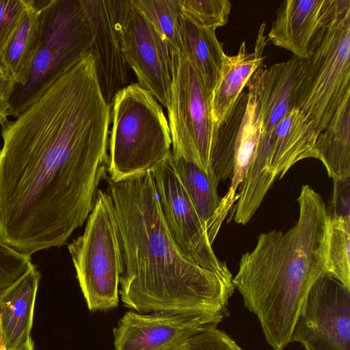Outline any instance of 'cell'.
I'll return each instance as SVG.
<instances>
[{
  "label": "cell",
  "mask_w": 350,
  "mask_h": 350,
  "mask_svg": "<svg viewBox=\"0 0 350 350\" xmlns=\"http://www.w3.org/2000/svg\"><path fill=\"white\" fill-rule=\"evenodd\" d=\"M24 254L0 239V293L21 277L32 265Z\"/></svg>",
  "instance_id": "26"
},
{
  "label": "cell",
  "mask_w": 350,
  "mask_h": 350,
  "mask_svg": "<svg viewBox=\"0 0 350 350\" xmlns=\"http://www.w3.org/2000/svg\"><path fill=\"white\" fill-rule=\"evenodd\" d=\"M42 33L26 80L15 87L9 116L17 117L88 53L91 29L81 0H42Z\"/></svg>",
  "instance_id": "5"
},
{
  "label": "cell",
  "mask_w": 350,
  "mask_h": 350,
  "mask_svg": "<svg viewBox=\"0 0 350 350\" xmlns=\"http://www.w3.org/2000/svg\"><path fill=\"white\" fill-rule=\"evenodd\" d=\"M168 159L204 223L213 245L223 223L219 215L221 199L217 192L219 184L211 180L194 162L172 152Z\"/></svg>",
  "instance_id": "21"
},
{
  "label": "cell",
  "mask_w": 350,
  "mask_h": 350,
  "mask_svg": "<svg viewBox=\"0 0 350 350\" xmlns=\"http://www.w3.org/2000/svg\"><path fill=\"white\" fill-rule=\"evenodd\" d=\"M122 246L119 295L142 314L205 312L228 316L232 282L187 260L165 223L151 170L105 178Z\"/></svg>",
  "instance_id": "2"
},
{
  "label": "cell",
  "mask_w": 350,
  "mask_h": 350,
  "mask_svg": "<svg viewBox=\"0 0 350 350\" xmlns=\"http://www.w3.org/2000/svg\"><path fill=\"white\" fill-rule=\"evenodd\" d=\"M313 154L332 179L350 178V101L338 109L319 134Z\"/></svg>",
  "instance_id": "22"
},
{
  "label": "cell",
  "mask_w": 350,
  "mask_h": 350,
  "mask_svg": "<svg viewBox=\"0 0 350 350\" xmlns=\"http://www.w3.org/2000/svg\"><path fill=\"white\" fill-rule=\"evenodd\" d=\"M107 176L122 181L150 171L171 153L172 138L162 107L137 83L115 96Z\"/></svg>",
  "instance_id": "4"
},
{
  "label": "cell",
  "mask_w": 350,
  "mask_h": 350,
  "mask_svg": "<svg viewBox=\"0 0 350 350\" xmlns=\"http://www.w3.org/2000/svg\"><path fill=\"white\" fill-rule=\"evenodd\" d=\"M189 350H243L225 332L208 328L189 340Z\"/></svg>",
  "instance_id": "27"
},
{
  "label": "cell",
  "mask_w": 350,
  "mask_h": 350,
  "mask_svg": "<svg viewBox=\"0 0 350 350\" xmlns=\"http://www.w3.org/2000/svg\"><path fill=\"white\" fill-rule=\"evenodd\" d=\"M224 314L126 312L113 329L115 350H178L191 338L217 327Z\"/></svg>",
  "instance_id": "12"
},
{
  "label": "cell",
  "mask_w": 350,
  "mask_h": 350,
  "mask_svg": "<svg viewBox=\"0 0 350 350\" xmlns=\"http://www.w3.org/2000/svg\"><path fill=\"white\" fill-rule=\"evenodd\" d=\"M14 350H33V342L31 338Z\"/></svg>",
  "instance_id": "31"
},
{
  "label": "cell",
  "mask_w": 350,
  "mask_h": 350,
  "mask_svg": "<svg viewBox=\"0 0 350 350\" xmlns=\"http://www.w3.org/2000/svg\"><path fill=\"white\" fill-rule=\"evenodd\" d=\"M329 217H350V178L333 179Z\"/></svg>",
  "instance_id": "29"
},
{
  "label": "cell",
  "mask_w": 350,
  "mask_h": 350,
  "mask_svg": "<svg viewBox=\"0 0 350 350\" xmlns=\"http://www.w3.org/2000/svg\"><path fill=\"white\" fill-rule=\"evenodd\" d=\"M168 157L150 170L163 217L174 242L187 260L232 281L231 272L226 262L216 256L206 226Z\"/></svg>",
  "instance_id": "9"
},
{
  "label": "cell",
  "mask_w": 350,
  "mask_h": 350,
  "mask_svg": "<svg viewBox=\"0 0 350 350\" xmlns=\"http://www.w3.org/2000/svg\"><path fill=\"white\" fill-rule=\"evenodd\" d=\"M215 31L196 24L180 13L181 52L197 70L210 96L220 77L226 54Z\"/></svg>",
  "instance_id": "20"
},
{
  "label": "cell",
  "mask_w": 350,
  "mask_h": 350,
  "mask_svg": "<svg viewBox=\"0 0 350 350\" xmlns=\"http://www.w3.org/2000/svg\"><path fill=\"white\" fill-rule=\"evenodd\" d=\"M16 83L5 73L0 64V125L4 126L8 122L10 100Z\"/></svg>",
  "instance_id": "30"
},
{
  "label": "cell",
  "mask_w": 350,
  "mask_h": 350,
  "mask_svg": "<svg viewBox=\"0 0 350 350\" xmlns=\"http://www.w3.org/2000/svg\"><path fill=\"white\" fill-rule=\"evenodd\" d=\"M329 217V216H328ZM350 217H328L325 273L350 288Z\"/></svg>",
  "instance_id": "23"
},
{
  "label": "cell",
  "mask_w": 350,
  "mask_h": 350,
  "mask_svg": "<svg viewBox=\"0 0 350 350\" xmlns=\"http://www.w3.org/2000/svg\"><path fill=\"white\" fill-rule=\"evenodd\" d=\"M188 341L184 345H183L180 348H179L178 350H189V346Z\"/></svg>",
  "instance_id": "32"
},
{
  "label": "cell",
  "mask_w": 350,
  "mask_h": 350,
  "mask_svg": "<svg viewBox=\"0 0 350 350\" xmlns=\"http://www.w3.org/2000/svg\"><path fill=\"white\" fill-rule=\"evenodd\" d=\"M261 118L253 92H242L224 122L213 132L210 153L213 171L231 177L228 191L221 199L220 208L228 215L238 196L254 156L261 135Z\"/></svg>",
  "instance_id": "10"
},
{
  "label": "cell",
  "mask_w": 350,
  "mask_h": 350,
  "mask_svg": "<svg viewBox=\"0 0 350 350\" xmlns=\"http://www.w3.org/2000/svg\"><path fill=\"white\" fill-rule=\"evenodd\" d=\"M304 350H350V288L325 273L312 285L290 337Z\"/></svg>",
  "instance_id": "11"
},
{
  "label": "cell",
  "mask_w": 350,
  "mask_h": 350,
  "mask_svg": "<svg viewBox=\"0 0 350 350\" xmlns=\"http://www.w3.org/2000/svg\"><path fill=\"white\" fill-rule=\"evenodd\" d=\"M3 349V344H2V340H1V335L0 332V350H2Z\"/></svg>",
  "instance_id": "33"
},
{
  "label": "cell",
  "mask_w": 350,
  "mask_h": 350,
  "mask_svg": "<svg viewBox=\"0 0 350 350\" xmlns=\"http://www.w3.org/2000/svg\"><path fill=\"white\" fill-rule=\"evenodd\" d=\"M42 1L27 0L24 14L0 52V64L15 87L24 84L40 44Z\"/></svg>",
  "instance_id": "19"
},
{
  "label": "cell",
  "mask_w": 350,
  "mask_h": 350,
  "mask_svg": "<svg viewBox=\"0 0 350 350\" xmlns=\"http://www.w3.org/2000/svg\"><path fill=\"white\" fill-rule=\"evenodd\" d=\"M319 133L299 109H291L278 125L273 139L271 170L275 178H282L298 161L313 158V149Z\"/></svg>",
  "instance_id": "18"
},
{
  "label": "cell",
  "mask_w": 350,
  "mask_h": 350,
  "mask_svg": "<svg viewBox=\"0 0 350 350\" xmlns=\"http://www.w3.org/2000/svg\"><path fill=\"white\" fill-rule=\"evenodd\" d=\"M172 90L168 111L171 152L196 163L210 178L213 128L211 96L197 70L181 51L171 53Z\"/></svg>",
  "instance_id": "8"
},
{
  "label": "cell",
  "mask_w": 350,
  "mask_h": 350,
  "mask_svg": "<svg viewBox=\"0 0 350 350\" xmlns=\"http://www.w3.org/2000/svg\"><path fill=\"white\" fill-rule=\"evenodd\" d=\"M181 12L196 24L210 29L226 25L231 10L228 0H179Z\"/></svg>",
  "instance_id": "25"
},
{
  "label": "cell",
  "mask_w": 350,
  "mask_h": 350,
  "mask_svg": "<svg viewBox=\"0 0 350 350\" xmlns=\"http://www.w3.org/2000/svg\"><path fill=\"white\" fill-rule=\"evenodd\" d=\"M39 280L40 273L32 264L0 293V332L3 350H14L31 338Z\"/></svg>",
  "instance_id": "17"
},
{
  "label": "cell",
  "mask_w": 350,
  "mask_h": 350,
  "mask_svg": "<svg viewBox=\"0 0 350 350\" xmlns=\"http://www.w3.org/2000/svg\"><path fill=\"white\" fill-rule=\"evenodd\" d=\"M350 0H286L276 11L268 42L306 59L312 40Z\"/></svg>",
  "instance_id": "15"
},
{
  "label": "cell",
  "mask_w": 350,
  "mask_h": 350,
  "mask_svg": "<svg viewBox=\"0 0 350 350\" xmlns=\"http://www.w3.org/2000/svg\"><path fill=\"white\" fill-rule=\"evenodd\" d=\"M27 0H0V52L17 27Z\"/></svg>",
  "instance_id": "28"
},
{
  "label": "cell",
  "mask_w": 350,
  "mask_h": 350,
  "mask_svg": "<svg viewBox=\"0 0 350 350\" xmlns=\"http://www.w3.org/2000/svg\"><path fill=\"white\" fill-rule=\"evenodd\" d=\"M122 39L126 62L134 70L137 84L167 109L172 79L170 51L132 0L123 21Z\"/></svg>",
  "instance_id": "14"
},
{
  "label": "cell",
  "mask_w": 350,
  "mask_h": 350,
  "mask_svg": "<svg viewBox=\"0 0 350 350\" xmlns=\"http://www.w3.org/2000/svg\"><path fill=\"white\" fill-rule=\"evenodd\" d=\"M68 249L89 310L104 311L117 307L123 260L109 193L98 189L84 232L73 239Z\"/></svg>",
  "instance_id": "7"
},
{
  "label": "cell",
  "mask_w": 350,
  "mask_h": 350,
  "mask_svg": "<svg viewBox=\"0 0 350 350\" xmlns=\"http://www.w3.org/2000/svg\"><path fill=\"white\" fill-rule=\"evenodd\" d=\"M91 29L90 51L102 95L111 107L116 94L127 85L128 64L122 28L131 0H81Z\"/></svg>",
  "instance_id": "13"
},
{
  "label": "cell",
  "mask_w": 350,
  "mask_h": 350,
  "mask_svg": "<svg viewBox=\"0 0 350 350\" xmlns=\"http://www.w3.org/2000/svg\"><path fill=\"white\" fill-rule=\"evenodd\" d=\"M299 216L286 232L260 234L243 254L232 284L258 318L267 342L283 350L314 282L325 273L328 213L321 196L302 186Z\"/></svg>",
  "instance_id": "3"
},
{
  "label": "cell",
  "mask_w": 350,
  "mask_h": 350,
  "mask_svg": "<svg viewBox=\"0 0 350 350\" xmlns=\"http://www.w3.org/2000/svg\"><path fill=\"white\" fill-rule=\"evenodd\" d=\"M110 108L89 51L2 126L3 242L31 256L83 225L107 176Z\"/></svg>",
  "instance_id": "1"
},
{
  "label": "cell",
  "mask_w": 350,
  "mask_h": 350,
  "mask_svg": "<svg viewBox=\"0 0 350 350\" xmlns=\"http://www.w3.org/2000/svg\"><path fill=\"white\" fill-rule=\"evenodd\" d=\"M265 31V24L262 23L253 53L247 52L243 41L236 55L225 54L220 77L210 98L213 132L228 117L253 73L262 66L264 49L268 43Z\"/></svg>",
  "instance_id": "16"
},
{
  "label": "cell",
  "mask_w": 350,
  "mask_h": 350,
  "mask_svg": "<svg viewBox=\"0 0 350 350\" xmlns=\"http://www.w3.org/2000/svg\"><path fill=\"white\" fill-rule=\"evenodd\" d=\"M165 41L170 54L181 51L179 0H132Z\"/></svg>",
  "instance_id": "24"
},
{
  "label": "cell",
  "mask_w": 350,
  "mask_h": 350,
  "mask_svg": "<svg viewBox=\"0 0 350 350\" xmlns=\"http://www.w3.org/2000/svg\"><path fill=\"white\" fill-rule=\"evenodd\" d=\"M301 62L295 107L320 133L350 101V5L317 33Z\"/></svg>",
  "instance_id": "6"
}]
</instances>
